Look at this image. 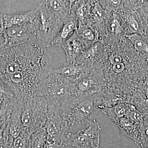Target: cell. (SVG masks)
I'll return each mask as SVG.
<instances>
[{"label": "cell", "instance_id": "25", "mask_svg": "<svg viewBox=\"0 0 148 148\" xmlns=\"http://www.w3.org/2000/svg\"><path fill=\"white\" fill-rule=\"evenodd\" d=\"M109 61L111 65H117L122 62V58L120 55L118 54L111 56L109 58Z\"/></svg>", "mask_w": 148, "mask_h": 148}, {"label": "cell", "instance_id": "1", "mask_svg": "<svg viewBox=\"0 0 148 148\" xmlns=\"http://www.w3.org/2000/svg\"><path fill=\"white\" fill-rule=\"evenodd\" d=\"M52 60L37 40L0 50V79L20 101L36 96L40 83L51 69Z\"/></svg>", "mask_w": 148, "mask_h": 148}, {"label": "cell", "instance_id": "12", "mask_svg": "<svg viewBox=\"0 0 148 148\" xmlns=\"http://www.w3.org/2000/svg\"><path fill=\"white\" fill-rule=\"evenodd\" d=\"M78 24V21L74 16L68 19L51 44L50 47H61V45L77 31Z\"/></svg>", "mask_w": 148, "mask_h": 148}, {"label": "cell", "instance_id": "20", "mask_svg": "<svg viewBox=\"0 0 148 148\" xmlns=\"http://www.w3.org/2000/svg\"><path fill=\"white\" fill-rule=\"evenodd\" d=\"M126 37L132 43L136 50L141 52L148 51V45L140 35L137 34H132L127 35Z\"/></svg>", "mask_w": 148, "mask_h": 148}, {"label": "cell", "instance_id": "3", "mask_svg": "<svg viewBox=\"0 0 148 148\" xmlns=\"http://www.w3.org/2000/svg\"><path fill=\"white\" fill-rule=\"evenodd\" d=\"M96 96H80L61 110L65 120V134H75L87 128L96 120L95 117L101 110L95 104Z\"/></svg>", "mask_w": 148, "mask_h": 148}, {"label": "cell", "instance_id": "8", "mask_svg": "<svg viewBox=\"0 0 148 148\" xmlns=\"http://www.w3.org/2000/svg\"><path fill=\"white\" fill-rule=\"evenodd\" d=\"M33 20L22 25L7 28L5 32V43L4 49L36 40Z\"/></svg>", "mask_w": 148, "mask_h": 148}, {"label": "cell", "instance_id": "11", "mask_svg": "<svg viewBox=\"0 0 148 148\" xmlns=\"http://www.w3.org/2000/svg\"><path fill=\"white\" fill-rule=\"evenodd\" d=\"M56 73L76 82L82 77L88 75L91 71V68L77 63H70L66 62L59 69H53Z\"/></svg>", "mask_w": 148, "mask_h": 148}, {"label": "cell", "instance_id": "5", "mask_svg": "<svg viewBox=\"0 0 148 148\" xmlns=\"http://www.w3.org/2000/svg\"><path fill=\"white\" fill-rule=\"evenodd\" d=\"M48 103L43 97L34 96L22 102L21 121L31 135L43 129L47 119Z\"/></svg>", "mask_w": 148, "mask_h": 148}, {"label": "cell", "instance_id": "9", "mask_svg": "<svg viewBox=\"0 0 148 148\" xmlns=\"http://www.w3.org/2000/svg\"><path fill=\"white\" fill-rule=\"evenodd\" d=\"M75 82L79 95L86 97L95 96L100 93L103 84L101 76L92 73V71Z\"/></svg>", "mask_w": 148, "mask_h": 148}, {"label": "cell", "instance_id": "13", "mask_svg": "<svg viewBox=\"0 0 148 148\" xmlns=\"http://www.w3.org/2000/svg\"><path fill=\"white\" fill-rule=\"evenodd\" d=\"M103 52V47L100 42H97L85 51L76 62L92 68V64L100 58Z\"/></svg>", "mask_w": 148, "mask_h": 148}, {"label": "cell", "instance_id": "14", "mask_svg": "<svg viewBox=\"0 0 148 148\" xmlns=\"http://www.w3.org/2000/svg\"><path fill=\"white\" fill-rule=\"evenodd\" d=\"M92 2L93 1H74L72 12L78 21L79 24H84L86 18L90 16L93 6Z\"/></svg>", "mask_w": 148, "mask_h": 148}, {"label": "cell", "instance_id": "26", "mask_svg": "<svg viewBox=\"0 0 148 148\" xmlns=\"http://www.w3.org/2000/svg\"><path fill=\"white\" fill-rule=\"evenodd\" d=\"M125 69V65L123 62L117 65H114L112 67V70L116 74L121 73L124 71Z\"/></svg>", "mask_w": 148, "mask_h": 148}, {"label": "cell", "instance_id": "22", "mask_svg": "<svg viewBox=\"0 0 148 148\" xmlns=\"http://www.w3.org/2000/svg\"><path fill=\"white\" fill-rule=\"evenodd\" d=\"M90 15L94 21L98 22H103L102 21L106 17V11L101 7L98 1H96L93 4Z\"/></svg>", "mask_w": 148, "mask_h": 148}, {"label": "cell", "instance_id": "10", "mask_svg": "<svg viewBox=\"0 0 148 148\" xmlns=\"http://www.w3.org/2000/svg\"><path fill=\"white\" fill-rule=\"evenodd\" d=\"M66 56V62L76 63L77 58L90 47L77 36L76 31L61 45Z\"/></svg>", "mask_w": 148, "mask_h": 148}, {"label": "cell", "instance_id": "29", "mask_svg": "<svg viewBox=\"0 0 148 148\" xmlns=\"http://www.w3.org/2000/svg\"><path fill=\"white\" fill-rule=\"evenodd\" d=\"M1 122H0V128H1Z\"/></svg>", "mask_w": 148, "mask_h": 148}, {"label": "cell", "instance_id": "7", "mask_svg": "<svg viewBox=\"0 0 148 148\" xmlns=\"http://www.w3.org/2000/svg\"><path fill=\"white\" fill-rule=\"evenodd\" d=\"M47 103V119L43 129L47 141L64 145L63 138L65 133V123L63 113L57 105Z\"/></svg>", "mask_w": 148, "mask_h": 148}, {"label": "cell", "instance_id": "6", "mask_svg": "<svg viewBox=\"0 0 148 148\" xmlns=\"http://www.w3.org/2000/svg\"><path fill=\"white\" fill-rule=\"evenodd\" d=\"M101 130L99 123L95 120L87 128L75 134H64L63 144L76 148H99Z\"/></svg>", "mask_w": 148, "mask_h": 148}, {"label": "cell", "instance_id": "15", "mask_svg": "<svg viewBox=\"0 0 148 148\" xmlns=\"http://www.w3.org/2000/svg\"><path fill=\"white\" fill-rule=\"evenodd\" d=\"M76 33L80 38L90 47L98 42L99 40L98 31L88 24H78Z\"/></svg>", "mask_w": 148, "mask_h": 148}, {"label": "cell", "instance_id": "16", "mask_svg": "<svg viewBox=\"0 0 148 148\" xmlns=\"http://www.w3.org/2000/svg\"><path fill=\"white\" fill-rule=\"evenodd\" d=\"M35 15V10L26 12H18L10 15L5 14L7 29L12 26H19L30 22L34 20Z\"/></svg>", "mask_w": 148, "mask_h": 148}, {"label": "cell", "instance_id": "28", "mask_svg": "<svg viewBox=\"0 0 148 148\" xmlns=\"http://www.w3.org/2000/svg\"><path fill=\"white\" fill-rule=\"evenodd\" d=\"M143 120L144 124L148 126V114L143 116Z\"/></svg>", "mask_w": 148, "mask_h": 148}, {"label": "cell", "instance_id": "24", "mask_svg": "<svg viewBox=\"0 0 148 148\" xmlns=\"http://www.w3.org/2000/svg\"><path fill=\"white\" fill-rule=\"evenodd\" d=\"M126 15V16L124 15L123 18L125 23L127 24V27L132 34H136L139 29V25L138 21L134 16L130 15V14Z\"/></svg>", "mask_w": 148, "mask_h": 148}, {"label": "cell", "instance_id": "19", "mask_svg": "<svg viewBox=\"0 0 148 148\" xmlns=\"http://www.w3.org/2000/svg\"><path fill=\"white\" fill-rule=\"evenodd\" d=\"M106 27L107 32L111 34L118 35L123 32L121 21L114 15L109 19Z\"/></svg>", "mask_w": 148, "mask_h": 148}, {"label": "cell", "instance_id": "23", "mask_svg": "<svg viewBox=\"0 0 148 148\" xmlns=\"http://www.w3.org/2000/svg\"><path fill=\"white\" fill-rule=\"evenodd\" d=\"M5 14L0 13V50L3 49L5 45V32L6 30Z\"/></svg>", "mask_w": 148, "mask_h": 148}, {"label": "cell", "instance_id": "17", "mask_svg": "<svg viewBox=\"0 0 148 148\" xmlns=\"http://www.w3.org/2000/svg\"><path fill=\"white\" fill-rule=\"evenodd\" d=\"M31 136L29 130L24 128L19 136L14 138L12 148H31Z\"/></svg>", "mask_w": 148, "mask_h": 148}, {"label": "cell", "instance_id": "27", "mask_svg": "<svg viewBox=\"0 0 148 148\" xmlns=\"http://www.w3.org/2000/svg\"><path fill=\"white\" fill-rule=\"evenodd\" d=\"M64 145L53 142H50L47 141L45 148H65Z\"/></svg>", "mask_w": 148, "mask_h": 148}, {"label": "cell", "instance_id": "4", "mask_svg": "<svg viewBox=\"0 0 148 148\" xmlns=\"http://www.w3.org/2000/svg\"><path fill=\"white\" fill-rule=\"evenodd\" d=\"M35 10L36 15L33 22L36 40L47 47H49L64 23L69 19L51 10L45 1L40 3Z\"/></svg>", "mask_w": 148, "mask_h": 148}, {"label": "cell", "instance_id": "2", "mask_svg": "<svg viewBox=\"0 0 148 148\" xmlns=\"http://www.w3.org/2000/svg\"><path fill=\"white\" fill-rule=\"evenodd\" d=\"M36 96L43 97L47 103L59 108L72 103L79 97L75 82L53 72L51 68L40 83Z\"/></svg>", "mask_w": 148, "mask_h": 148}, {"label": "cell", "instance_id": "18", "mask_svg": "<svg viewBox=\"0 0 148 148\" xmlns=\"http://www.w3.org/2000/svg\"><path fill=\"white\" fill-rule=\"evenodd\" d=\"M47 141L43 129L36 131L31 135V148H45Z\"/></svg>", "mask_w": 148, "mask_h": 148}, {"label": "cell", "instance_id": "21", "mask_svg": "<svg viewBox=\"0 0 148 148\" xmlns=\"http://www.w3.org/2000/svg\"><path fill=\"white\" fill-rule=\"evenodd\" d=\"M104 10L107 12H111L119 10V8L123 7L124 1H98Z\"/></svg>", "mask_w": 148, "mask_h": 148}]
</instances>
